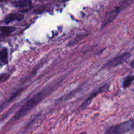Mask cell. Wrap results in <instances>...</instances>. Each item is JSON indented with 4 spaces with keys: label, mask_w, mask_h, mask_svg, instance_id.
Segmentation results:
<instances>
[{
    "label": "cell",
    "mask_w": 134,
    "mask_h": 134,
    "mask_svg": "<svg viewBox=\"0 0 134 134\" xmlns=\"http://www.w3.org/2000/svg\"><path fill=\"white\" fill-rule=\"evenodd\" d=\"M120 9L119 7L116 8L115 9H114L112 11L109 12V13H107V15L105 17L104 20H103V22H102V28L104 27L105 26H107L108 24H109L110 22H113L115 18L117 17V16L119 15V13L120 12Z\"/></svg>",
    "instance_id": "cell-5"
},
{
    "label": "cell",
    "mask_w": 134,
    "mask_h": 134,
    "mask_svg": "<svg viewBox=\"0 0 134 134\" xmlns=\"http://www.w3.org/2000/svg\"><path fill=\"white\" fill-rule=\"evenodd\" d=\"M133 79H134V77L133 75L128 76V77H127L126 78L124 79V83H123V85H122L123 88H127L129 87V86L132 85Z\"/></svg>",
    "instance_id": "cell-10"
},
{
    "label": "cell",
    "mask_w": 134,
    "mask_h": 134,
    "mask_svg": "<svg viewBox=\"0 0 134 134\" xmlns=\"http://www.w3.org/2000/svg\"><path fill=\"white\" fill-rule=\"evenodd\" d=\"M24 15L23 14H20V13H10L9 15L7 16L4 19V22L6 24H9L10 22H13V21L16 20H21L23 19Z\"/></svg>",
    "instance_id": "cell-6"
},
{
    "label": "cell",
    "mask_w": 134,
    "mask_h": 134,
    "mask_svg": "<svg viewBox=\"0 0 134 134\" xmlns=\"http://www.w3.org/2000/svg\"><path fill=\"white\" fill-rule=\"evenodd\" d=\"M131 53L129 52H124L121 55L116 56L114 58L111 59L109 61L107 62L103 66V68H111L113 67H116L120 64H124L131 57Z\"/></svg>",
    "instance_id": "cell-3"
},
{
    "label": "cell",
    "mask_w": 134,
    "mask_h": 134,
    "mask_svg": "<svg viewBox=\"0 0 134 134\" xmlns=\"http://www.w3.org/2000/svg\"><path fill=\"white\" fill-rule=\"evenodd\" d=\"M10 77V75L7 73H3L0 75V83L1 82H4L6 81H7Z\"/></svg>",
    "instance_id": "cell-12"
},
{
    "label": "cell",
    "mask_w": 134,
    "mask_h": 134,
    "mask_svg": "<svg viewBox=\"0 0 134 134\" xmlns=\"http://www.w3.org/2000/svg\"><path fill=\"white\" fill-rule=\"evenodd\" d=\"M3 36H4V35H3V34H0V41H1V39H3Z\"/></svg>",
    "instance_id": "cell-14"
},
{
    "label": "cell",
    "mask_w": 134,
    "mask_h": 134,
    "mask_svg": "<svg viewBox=\"0 0 134 134\" xmlns=\"http://www.w3.org/2000/svg\"><path fill=\"white\" fill-rule=\"evenodd\" d=\"M13 5L16 7H27L31 5V0H17L13 2Z\"/></svg>",
    "instance_id": "cell-7"
},
{
    "label": "cell",
    "mask_w": 134,
    "mask_h": 134,
    "mask_svg": "<svg viewBox=\"0 0 134 134\" xmlns=\"http://www.w3.org/2000/svg\"><path fill=\"white\" fill-rule=\"evenodd\" d=\"M86 34H85V35H83V34H82V35H77V37H76L74 39H73L72 41H71L70 43L68 44V45H70V44H71V45H73V44H75L76 43H79V41H80L82 39H83L84 37H85L86 36Z\"/></svg>",
    "instance_id": "cell-11"
},
{
    "label": "cell",
    "mask_w": 134,
    "mask_h": 134,
    "mask_svg": "<svg viewBox=\"0 0 134 134\" xmlns=\"http://www.w3.org/2000/svg\"><path fill=\"white\" fill-rule=\"evenodd\" d=\"M62 79H58V80H56L53 82L43 88L41 90L37 93L33 98H31V99H30L22 105L20 109L16 113L15 115L13 117V120H19L24 116L27 115L31 110L33 109V108L37 105L41 101H43L48 95L54 92L59 87L60 85L62 83Z\"/></svg>",
    "instance_id": "cell-1"
},
{
    "label": "cell",
    "mask_w": 134,
    "mask_h": 134,
    "mask_svg": "<svg viewBox=\"0 0 134 134\" xmlns=\"http://www.w3.org/2000/svg\"><path fill=\"white\" fill-rule=\"evenodd\" d=\"M109 85H107V84H106V85H103V86H102L101 87L97 88L94 89V90L92 92L91 94H90V96H88V98L87 99H86V100L83 102V103L81 105V107H80V109L82 110L86 109V107H87L91 103L92 99H94V98H95L96 96H98V94H101V93L107 91L109 89Z\"/></svg>",
    "instance_id": "cell-4"
},
{
    "label": "cell",
    "mask_w": 134,
    "mask_h": 134,
    "mask_svg": "<svg viewBox=\"0 0 134 134\" xmlns=\"http://www.w3.org/2000/svg\"><path fill=\"white\" fill-rule=\"evenodd\" d=\"M0 61L3 64H7L8 63V51L5 48L0 50Z\"/></svg>",
    "instance_id": "cell-9"
},
{
    "label": "cell",
    "mask_w": 134,
    "mask_h": 134,
    "mask_svg": "<svg viewBox=\"0 0 134 134\" xmlns=\"http://www.w3.org/2000/svg\"><path fill=\"white\" fill-rule=\"evenodd\" d=\"M130 65H131V67H132V68H133V66H134V65H133V61H132V62H131V63H130Z\"/></svg>",
    "instance_id": "cell-13"
},
{
    "label": "cell",
    "mask_w": 134,
    "mask_h": 134,
    "mask_svg": "<svg viewBox=\"0 0 134 134\" xmlns=\"http://www.w3.org/2000/svg\"><path fill=\"white\" fill-rule=\"evenodd\" d=\"M133 119H132L130 120L116 125L113 126L109 128L105 132V133L109 134H120L126 133L130 132L134 129Z\"/></svg>",
    "instance_id": "cell-2"
},
{
    "label": "cell",
    "mask_w": 134,
    "mask_h": 134,
    "mask_svg": "<svg viewBox=\"0 0 134 134\" xmlns=\"http://www.w3.org/2000/svg\"><path fill=\"white\" fill-rule=\"evenodd\" d=\"M15 27L12 26H1L0 27V32L3 35H9L15 30Z\"/></svg>",
    "instance_id": "cell-8"
}]
</instances>
